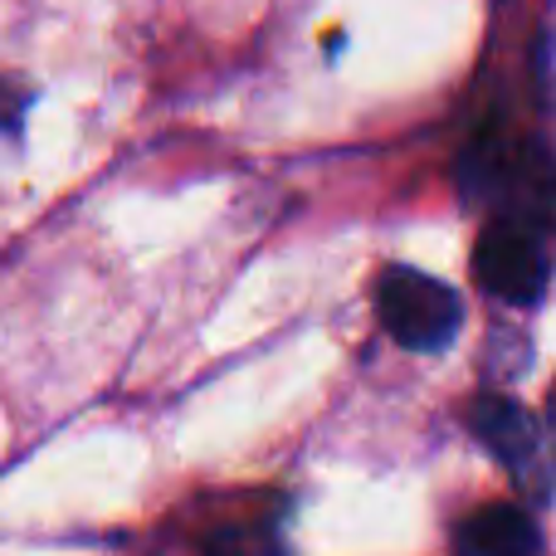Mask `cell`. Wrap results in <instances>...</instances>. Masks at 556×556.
<instances>
[{
	"instance_id": "cell-4",
	"label": "cell",
	"mask_w": 556,
	"mask_h": 556,
	"mask_svg": "<svg viewBox=\"0 0 556 556\" xmlns=\"http://www.w3.org/2000/svg\"><path fill=\"white\" fill-rule=\"evenodd\" d=\"M542 538L532 518L513 503H489V508L469 513L454 532V556H538Z\"/></svg>"
},
{
	"instance_id": "cell-6",
	"label": "cell",
	"mask_w": 556,
	"mask_h": 556,
	"mask_svg": "<svg viewBox=\"0 0 556 556\" xmlns=\"http://www.w3.org/2000/svg\"><path fill=\"white\" fill-rule=\"evenodd\" d=\"M20 108H25V98H20L15 88H10L5 78H0V132H5V127L20 117Z\"/></svg>"
},
{
	"instance_id": "cell-1",
	"label": "cell",
	"mask_w": 556,
	"mask_h": 556,
	"mask_svg": "<svg viewBox=\"0 0 556 556\" xmlns=\"http://www.w3.org/2000/svg\"><path fill=\"white\" fill-rule=\"evenodd\" d=\"M376 313L405 352H444L464 327L459 293L420 269H386L376 288Z\"/></svg>"
},
{
	"instance_id": "cell-2",
	"label": "cell",
	"mask_w": 556,
	"mask_h": 556,
	"mask_svg": "<svg viewBox=\"0 0 556 556\" xmlns=\"http://www.w3.org/2000/svg\"><path fill=\"white\" fill-rule=\"evenodd\" d=\"M473 278L503 303H538L547 288V254L532 225L503 220L473 250Z\"/></svg>"
},
{
	"instance_id": "cell-5",
	"label": "cell",
	"mask_w": 556,
	"mask_h": 556,
	"mask_svg": "<svg viewBox=\"0 0 556 556\" xmlns=\"http://www.w3.org/2000/svg\"><path fill=\"white\" fill-rule=\"evenodd\" d=\"M205 556H283L274 528H260V522H230L220 528L211 542H205Z\"/></svg>"
},
{
	"instance_id": "cell-3",
	"label": "cell",
	"mask_w": 556,
	"mask_h": 556,
	"mask_svg": "<svg viewBox=\"0 0 556 556\" xmlns=\"http://www.w3.org/2000/svg\"><path fill=\"white\" fill-rule=\"evenodd\" d=\"M469 430L508 464L513 473H532V464L542 459V430L522 405L503 401V395H483V401L469 405Z\"/></svg>"
}]
</instances>
